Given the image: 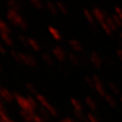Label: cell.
<instances>
[{"mask_svg": "<svg viewBox=\"0 0 122 122\" xmlns=\"http://www.w3.org/2000/svg\"><path fill=\"white\" fill-rule=\"evenodd\" d=\"M15 100L21 109V111L27 112H34L37 108L36 99L32 97H24L19 93H15Z\"/></svg>", "mask_w": 122, "mask_h": 122, "instance_id": "1", "label": "cell"}, {"mask_svg": "<svg viewBox=\"0 0 122 122\" xmlns=\"http://www.w3.org/2000/svg\"><path fill=\"white\" fill-rule=\"evenodd\" d=\"M12 58L17 62L22 63L24 65H27L29 67H36V60L32 57V56L25 54L24 53H20L18 51H11L10 52Z\"/></svg>", "mask_w": 122, "mask_h": 122, "instance_id": "2", "label": "cell"}, {"mask_svg": "<svg viewBox=\"0 0 122 122\" xmlns=\"http://www.w3.org/2000/svg\"><path fill=\"white\" fill-rule=\"evenodd\" d=\"M7 19L10 20V23H12L13 25H16V26L20 27V28L25 30L27 28V23L24 20V18L20 15V14L18 11H15V10H8L7 12Z\"/></svg>", "mask_w": 122, "mask_h": 122, "instance_id": "3", "label": "cell"}, {"mask_svg": "<svg viewBox=\"0 0 122 122\" xmlns=\"http://www.w3.org/2000/svg\"><path fill=\"white\" fill-rule=\"evenodd\" d=\"M36 99L37 103H39L41 105L42 109H46V110L48 111L51 116H57L58 111L55 109V107L53 106L43 95H41V94L38 93L37 95H36Z\"/></svg>", "mask_w": 122, "mask_h": 122, "instance_id": "4", "label": "cell"}, {"mask_svg": "<svg viewBox=\"0 0 122 122\" xmlns=\"http://www.w3.org/2000/svg\"><path fill=\"white\" fill-rule=\"evenodd\" d=\"M71 104L73 108L75 116L79 120H82L84 119L83 115V106L81 103L76 98H71Z\"/></svg>", "mask_w": 122, "mask_h": 122, "instance_id": "5", "label": "cell"}, {"mask_svg": "<svg viewBox=\"0 0 122 122\" xmlns=\"http://www.w3.org/2000/svg\"><path fill=\"white\" fill-rule=\"evenodd\" d=\"M0 98L7 103H11L15 100V93H12L7 88L2 87L0 89Z\"/></svg>", "mask_w": 122, "mask_h": 122, "instance_id": "6", "label": "cell"}, {"mask_svg": "<svg viewBox=\"0 0 122 122\" xmlns=\"http://www.w3.org/2000/svg\"><path fill=\"white\" fill-rule=\"evenodd\" d=\"M52 53H53V56L56 58V59H58L59 61H61V62H63L67 58L66 53L65 52V50L61 48V47H59V46L53 47L52 48Z\"/></svg>", "mask_w": 122, "mask_h": 122, "instance_id": "7", "label": "cell"}, {"mask_svg": "<svg viewBox=\"0 0 122 122\" xmlns=\"http://www.w3.org/2000/svg\"><path fill=\"white\" fill-rule=\"evenodd\" d=\"M92 12V15H93L96 20H97L98 22L101 23V24L105 22L106 19L109 17V16L107 15L106 12L103 11V10H101L100 9H98V8H94Z\"/></svg>", "mask_w": 122, "mask_h": 122, "instance_id": "8", "label": "cell"}, {"mask_svg": "<svg viewBox=\"0 0 122 122\" xmlns=\"http://www.w3.org/2000/svg\"><path fill=\"white\" fill-rule=\"evenodd\" d=\"M92 79H93V82H94V87H95L96 91L97 92V93L101 96V97H104L105 96H106V92H105V90H104V88H103L101 80H100L98 76H92Z\"/></svg>", "mask_w": 122, "mask_h": 122, "instance_id": "9", "label": "cell"}, {"mask_svg": "<svg viewBox=\"0 0 122 122\" xmlns=\"http://www.w3.org/2000/svg\"><path fill=\"white\" fill-rule=\"evenodd\" d=\"M90 61L91 63L96 67V68H100L102 65V59L100 58V56L97 54L95 52H92L90 55Z\"/></svg>", "mask_w": 122, "mask_h": 122, "instance_id": "10", "label": "cell"}, {"mask_svg": "<svg viewBox=\"0 0 122 122\" xmlns=\"http://www.w3.org/2000/svg\"><path fill=\"white\" fill-rule=\"evenodd\" d=\"M48 32H49L50 36H51L54 40H56V41H60L61 40V38H62V35H61V33L59 32V30H58L57 28L52 26V25H49L48 28Z\"/></svg>", "mask_w": 122, "mask_h": 122, "instance_id": "11", "label": "cell"}, {"mask_svg": "<svg viewBox=\"0 0 122 122\" xmlns=\"http://www.w3.org/2000/svg\"><path fill=\"white\" fill-rule=\"evenodd\" d=\"M27 46L30 47L31 49H33L34 51H40L41 48H40V45L38 43V42L33 38H30V37H27Z\"/></svg>", "mask_w": 122, "mask_h": 122, "instance_id": "12", "label": "cell"}, {"mask_svg": "<svg viewBox=\"0 0 122 122\" xmlns=\"http://www.w3.org/2000/svg\"><path fill=\"white\" fill-rule=\"evenodd\" d=\"M69 44L71 46V48H72L74 51L76 52H81L82 51V45L81 44V42L75 39H71L69 41Z\"/></svg>", "mask_w": 122, "mask_h": 122, "instance_id": "13", "label": "cell"}, {"mask_svg": "<svg viewBox=\"0 0 122 122\" xmlns=\"http://www.w3.org/2000/svg\"><path fill=\"white\" fill-rule=\"evenodd\" d=\"M83 14H84L85 18L86 19V20H87L92 26H93V25H95V18H94L93 15H92V12H91L90 10L85 9V10H83Z\"/></svg>", "mask_w": 122, "mask_h": 122, "instance_id": "14", "label": "cell"}, {"mask_svg": "<svg viewBox=\"0 0 122 122\" xmlns=\"http://www.w3.org/2000/svg\"><path fill=\"white\" fill-rule=\"evenodd\" d=\"M10 29L7 23L0 17V34H10Z\"/></svg>", "mask_w": 122, "mask_h": 122, "instance_id": "15", "label": "cell"}, {"mask_svg": "<svg viewBox=\"0 0 122 122\" xmlns=\"http://www.w3.org/2000/svg\"><path fill=\"white\" fill-rule=\"evenodd\" d=\"M46 8H47V10H48L52 15H56L58 13H59L58 7H57V5H56V4H54V3L48 2L47 4H46Z\"/></svg>", "mask_w": 122, "mask_h": 122, "instance_id": "16", "label": "cell"}, {"mask_svg": "<svg viewBox=\"0 0 122 122\" xmlns=\"http://www.w3.org/2000/svg\"><path fill=\"white\" fill-rule=\"evenodd\" d=\"M20 115L25 121L26 122H31L32 121V119L35 115L34 112H27V111H21L20 112Z\"/></svg>", "mask_w": 122, "mask_h": 122, "instance_id": "17", "label": "cell"}, {"mask_svg": "<svg viewBox=\"0 0 122 122\" xmlns=\"http://www.w3.org/2000/svg\"><path fill=\"white\" fill-rule=\"evenodd\" d=\"M1 39L4 42V44H6L7 46H12L14 43V41L12 39L10 34H0Z\"/></svg>", "mask_w": 122, "mask_h": 122, "instance_id": "18", "label": "cell"}, {"mask_svg": "<svg viewBox=\"0 0 122 122\" xmlns=\"http://www.w3.org/2000/svg\"><path fill=\"white\" fill-rule=\"evenodd\" d=\"M85 103H86V104L88 106V108H89L90 109H92V110H95V109H97V103H96V102L94 101L92 97H86V98H85Z\"/></svg>", "mask_w": 122, "mask_h": 122, "instance_id": "19", "label": "cell"}, {"mask_svg": "<svg viewBox=\"0 0 122 122\" xmlns=\"http://www.w3.org/2000/svg\"><path fill=\"white\" fill-rule=\"evenodd\" d=\"M67 58H68L69 61L74 65H77L80 63V59H79V58L77 57L75 53H69L68 55H67Z\"/></svg>", "mask_w": 122, "mask_h": 122, "instance_id": "20", "label": "cell"}, {"mask_svg": "<svg viewBox=\"0 0 122 122\" xmlns=\"http://www.w3.org/2000/svg\"><path fill=\"white\" fill-rule=\"evenodd\" d=\"M8 9L10 10H15V11H18L20 10V5L17 2L15 1H10V2H8L7 4Z\"/></svg>", "mask_w": 122, "mask_h": 122, "instance_id": "21", "label": "cell"}, {"mask_svg": "<svg viewBox=\"0 0 122 122\" xmlns=\"http://www.w3.org/2000/svg\"><path fill=\"white\" fill-rule=\"evenodd\" d=\"M42 59H43L44 63L47 64L48 65H53V59L50 54L48 53H43L42 54Z\"/></svg>", "mask_w": 122, "mask_h": 122, "instance_id": "22", "label": "cell"}, {"mask_svg": "<svg viewBox=\"0 0 122 122\" xmlns=\"http://www.w3.org/2000/svg\"><path fill=\"white\" fill-rule=\"evenodd\" d=\"M105 23L109 25V27L110 28V30H112V31H114V30H116L117 25H116V24L114 23V20L112 19V17H108V18H107L106 20H105Z\"/></svg>", "mask_w": 122, "mask_h": 122, "instance_id": "23", "label": "cell"}, {"mask_svg": "<svg viewBox=\"0 0 122 122\" xmlns=\"http://www.w3.org/2000/svg\"><path fill=\"white\" fill-rule=\"evenodd\" d=\"M56 5H57V7H58L59 12H60V13L63 14V15H67V14H68V8L66 7L65 4H64L63 3L58 2V3H56Z\"/></svg>", "mask_w": 122, "mask_h": 122, "instance_id": "24", "label": "cell"}, {"mask_svg": "<svg viewBox=\"0 0 122 122\" xmlns=\"http://www.w3.org/2000/svg\"><path fill=\"white\" fill-rule=\"evenodd\" d=\"M0 120L2 122H15L6 114L5 111H3V112L0 113Z\"/></svg>", "mask_w": 122, "mask_h": 122, "instance_id": "25", "label": "cell"}, {"mask_svg": "<svg viewBox=\"0 0 122 122\" xmlns=\"http://www.w3.org/2000/svg\"><path fill=\"white\" fill-rule=\"evenodd\" d=\"M105 100H106L107 103L109 105V106L111 107H114L115 105H116V102H115V100L114 99V97H112V96L109 95V94H106V96L104 97Z\"/></svg>", "mask_w": 122, "mask_h": 122, "instance_id": "26", "label": "cell"}, {"mask_svg": "<svg viewBox=\"0 0 122 122\" xmlns=\"http://www.w3.org/2000/svg\"><path fill=\"white\" fill-rule=\"evenodd\" d=\"M30 3L32 5V7H34L35 9H37V10H41L44 7L43 4L41 1H38V0H30Z\"/></svg>", "mask_w": 122, "mask_h": 122, "instance_id": "27", "label": "cell"}, {"mask_svg": "<svg viewBox=\"0 0 122 122\" xmlns=\"http://www.w3.org/2000/svg\"><path fill=\"white\" fill-rule=\"evenodd\" d=\"M25 86H26L27 90H28L29 92H30L31 94H35V95H37V91H36V86L33 85V84L31 83H27L26 85H25Z\"/></svg>", "mask_w": 122, "mask_h": 122, "instance_id": "28", "label": "cell"}, {"mask_svg": "<svg viewBox=\"0 0 122 122\" xmlns=\"http://www.w3.org/2000/svg\"><path fill=\"white\" fill-rule=\"evenodd\" d=\"M112 19L114 20V23L116 24L117 26H121V25H122V20L120 19V17H118V16H117L115 14H114V15H113Z\"/></svg>", "mask_w": 122, "mask_h": 122, "instance_id": "29", "label": "cell"}, {"mask_svg": "<svg viewBox=\"0 0 122 122\" xmlns=\"http://www.w3.org/2000/svg\"><path fill=\"white\" fill-rule=\"evenodd\" d=\"M31 122H46V120H44L41 115H39V114H35Z\"/></svg>", "mask_w": 122, "mask_h": 122, "instance_id": "30", "label": "cell"}, {"mask_svg": "<svg viewBox=\"0 0 122 122\" xmlns=\"http://www.w3.org/2000/svg\"><path fill=\"white\" fill-rule=\"evenodd\" d=\"M109 88H110V90L113 92H114V93H115V94H119V93H120V91H119L118 86H117L115 84L109 83Z\"/></svg>", "mask_w": 122, "mask_h": 122, "instance_id": "31", "label": "cell"}, {"mask_svg": "<svg viewBox=\"0 0 122 122\" xmlns=\"http://www.w3.org/2000/svg\"><path fill=\"white\" fill-rule=\"evenodd\" d=\"M101 26H102V28H103V30H104V31L107 33V34L110 35L111 33H112V30H110V28L109 27V25H107V24L105 22L102 23V24H101Z\"/></svg>", "mask_w": 122, "mask_h": 122, "instance_id": "32", "label": "cell"}, {"mask_svg": "<svg viewBox=\"0 0 122 122\" xmlns=\"http://www.w3.org/2000/svg\"><path fill=\"white\" fill-rule=\"evenodd\" d=\"M86 118H87L86 121H88V122H98V120H97L95 117V115H93L92 114H87Z\"/></svg>", "mask_w": 122, "mask_h": 122, "instance_id": "33", "label": "cell"}, {"mask_svg": "<svg viewBox=\"0 0 122 122\" xmlns=\"http://www.w3.org/2000/svg\"><path fill=\"white\" fill-rule=\"evenodd\" d=\"M114 11H115V15L122 20V10L121 9H120V7H115Z\"/></svg>", "mask_w": 122, "mask_h": 122, "instance_id": "34", "label": "cell"}, {"mask_svg": "<svg viewBox=\"0 0 122 122\" xmlns=\"http://www.w3.org/2000/svg\"><path fill=\"white\" fill-rule=\"evenodd\" d=\"M85 81H86V84H88L90 86H94V82H93L92 77H86Z\"/></svg>", "mask_w": 122, "mask_h": 122, "instance_id": "35", "label": "cell"}, {"mask_svg": "<svg viewBox=\"0 0 122 122\" xmlns=\"http://www.w3.org/2000/svg\"><path fill=\"white\" fill-rule=\"evenodd\" d=\"M19 39H20V41L21 42H22L24 45H25V46H27V37L26 36H19Z\"/></svg>", "mask_w": 122, "mask_h": 122, "instance_id": "36", "label": "cell"}, {"mask_svg": "<svg viewBox=\"0 0 122 122\" xmlns=\"http://www.w3.org/2000/svg\"><path fill=\"white\" fill-rule=\"evenodd\" d=\"M60 122H76L73 119L70 118V117H65L60 120Z\"/></svg>", "mask_w": 122, "mask_h": 122, "instance_id": "37", "label": "cell"}, {"mask_svg": "<svg viewBox=\"0 0 122 122\" xmlns=\"http://www.w3.org/2000/svg\"><path fill=\"white\" fill-rule=\"evenodd\" d=\"M6 53V49L4 48V44L2 42H0V53H2V54H4Z\"/></svg>", "mask_w": 122, "mask_h": 122, "instance_id": "38", "label": "cell"}, {"mask_svg": "<svg viewBox=\"0 0 122 122\" xmlns=\"http://www.w3.org/2000/svg\"><path fill=\"white\" fill-rule=\"evenodd\" d=\"M117 55H118V57L120 58V60H122V49L121 48L117 50Z\"/></svg>", "mask_w": 122, "mask_h": 122, "instance_id": "39", "label": "cell"}, {"mask_svg": "<svg viewBox=\"0 0 122 122\" xmlns=\"http://www.w3.org/2000/svg\"><path fill=\"white\" fill-rule=\"evenodd\" d=\"M3 111H5V110H4V104H3V103L1 102V98H0V113L3 112Z\"/></svg>", "mask_w": 122, "mask_h": 122, "instance_id": "40", "label": "cell"}, {"mask_svg": "<svg viewBox=\"0 0 122 122\" xmlns=\"http://www.w3.org/2000/svg\"><path fill=\"white\" fill-rule=\"evenodd\" d=\"M120 40L122 41V32L120 33Z\"/></svg>", "mask_w": 122, "mask_h": 122, "instance_id": "41", "label": "cell"}, {"mask_svg": "<svg viewBox=\"0 0 122 122\" xmlns=\"http://www.w3.org/2000/svg\"><path fill=\"white\" fill-rule=\"evenodd\" d=\"M3 86H2V85H1V84H0V89H1V88H2Z\"/></svg>", "mask_w": 122, "mask_h": 122, "instance_id": "42", "label": "cell"}, {"mask_svg": "<svg viewBox=\"0 0 122 122\" xmlns=\"http://www.w3.org/2000/svg\"><path fill=\"white\" fill-rule=\"evenodd\" d=\"M120 101H121V103H122V97H120Z\"/></svg>", "mask_w": 122, "mask_h": 122, "instance_id": "43", "label": "cell"}, {"mask_svg": "<svg viewBox=\"0 0 122 122\" xmlns=\"http://www.w3.org/2000/svg\"><path fill=\"white\" fill-rule=\"evenodd\" d=\"M0 70H1V65H0Z\"/></svg>", "mask_w": 122, "mask_h": 122, "instance_id": "44", "label": "cell"}, {"mask_svg": "<svg viewBox=\"0 0 122 122\" xmlns=\"http://www.w3.org/2000/svg\"><path fill=\"white\" fill-rule=\"evenodd\" d=\"M0 122H2V121H1V120H0Z\"/></svg>", "mask_w": 122, "mask_h": 122, "instance_id": "45", "label": "cell"}, {"mask_svg": "<svg viewBox=\"0 0 122 122\" xmlns=\"http://www.w3.org/2000/svg\"><path fill=\"white\" fill-rule=\"evenodd\" d=\"M86 122H88V121H86Z\"/></svg>", "mask_w": 122, "mask_h": 122, "instance_id": "46", "label": "cell"}, {"mask_svg": "<svg viewBox=\"0 0 122 122\" xmlns=\"http://www.w3.org/2000/svg\"><path fill=\"white\" fill-rule=\"evenodd\" d=\"M25 122H26V121H25Z\"/></svg>", "mask_w": 122, "mask_h": 122, "instance_id": "47", "label": "cell"}]
</instances>
